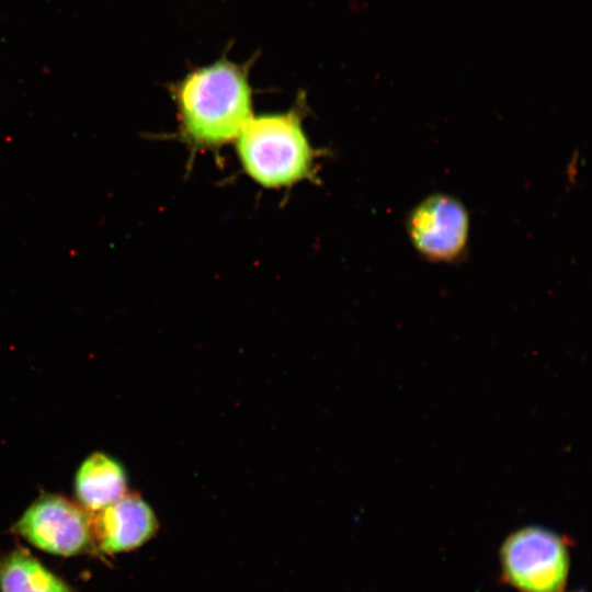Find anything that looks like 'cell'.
<instances>
[{"label":"cell","instance_id":"cell-6","mask_svg":"<svg viewBox=\"0 0 592 592\" xmlns=\"http://www.w3.org/2000/svg\"><path fill=\"white\" fill-rule=\"evenodd\" d=\"M91 522L93 543L105 554L136 549L147 543L158 528L152 509L136 493H125L95 511Z\"/></svg>","mask_w":592,"mask_h":592},{"label":"cell","instance_id":"cell-5","mask_svg":"<svg viewBox=\"0 0 592 592\" xmlns=\"http://www.w3.org/2000/svg\"><path fill=\"white\" fill-rule=\"evenodd\" d=\"M407 229L417 251L432 261H452L464 251L469 232L465 206L455 197L434 194L409 214Z\"/></svg>","mask_w":592,"mask_h":592},{"label":"cell","instance_id":"cell-4","mask_svg":"<svg viewBox=\"0 0 592 592\" xmlns=\"http://www.w3.org/2000/svg\"><path fill=\"white\" fill-rule=\"evenodd\" d=\"M14 530L36 548L64 557L81 554L94 545L91 515L57 494L36 499Z\"/></svg>","mask_w":592,"mask_h":592},{"label":"cell","instance_id":"cell-7","mask_svg":"<svg viewBox=\"0 0 592 592\" xmlns=\"http://www.w3.org/2000/svg\"><path fill=\"white\" fill-rule=\"evenodd\" d=\"M127 477L124 467L112 456L96 452L79 467L76 496L87 511H99L126 493Z\"/></svg>","mask_w":592,"mask_h":592},{"label":"cell","instance_id":"cell-8","mask_svg":"<svg viewBox=\"0 0 592 592\" xmlns=\"http://www.w3.org/2000/svg\"><path fill=\"white\" fill-rule=\"evenodd\" d=\"M0 592H76L61 578L24 550L0 560Z\"/></svg>","mask_w":592,"mask_h":592},{"label":"cell","instance_id":"cell-2","mask_svg":"<svg viewBox=\"0 0 592 592\" xmlns=\"http://www.w3.org/2000/svg\"><path fill=\"white\" fill-rule=\"evenodd\" d=\"M303 106L252 116L236 143L244 173L266 189L289 187L316 178V150L303 127Z\"/></svg>","mask_w":592,"mask_h":592},{"label":"cell","instance_id":"cell-3","mask_svg":"<svg viewBox=\"0 0 592 592\" xmlns=\"http://www.w3.org/2000/svg\"><path fill=\"white\" fill-rule=\"evenodd\" d=\"M504 580L519 592H562L570 556L565 539L542 526L510 534L500 549Z\"/></svg>","mask_w":592,"mask_h":592},{"label":"cell","instance_id":"cell-1","mask_svg":"<svg viewBox=\"0 0 592 592\" xmlns=\"http://www.w3.org/2000/svg\"><path fill=\"white\" fill-rule=\"evenodd\" d=\"M250 66L221 56L172 84L180 138L191 149H216L235 141L251 119Z\"/></svg>","mask_w":592,"mask_h":592}]
</instances>
